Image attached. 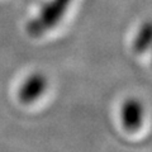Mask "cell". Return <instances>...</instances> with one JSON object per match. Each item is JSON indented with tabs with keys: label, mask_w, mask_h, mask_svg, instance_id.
<instances>
[{
	"label": "cell",
	"mask_w": 152,
	"mask_h": 152,
	"mask_svg": "<svg viewBox=\"0 0 152 152\" xmlns=\"http://www.w3.org/2000/svg\"><path fill=\"white\" fill-rule=\"evenodd\" d=\"M72 0H50L45 4L39 14L28 23L27 32L32 37H39L52 29L65 15Z\"/></svg>",
	"instance_id": "6da1fadb"
},
{
	"label": "cell",
	"mask_w": 152,
	"mask_h": 152,
	"mask_svg": "<svg viewBox=\"0 0 152 152\" xmlns=\"http://www.w3.org/2000/svg\"><path fill=\"white\" fill-rule=\"evenodd\" d=\"M122 124L127 131L134 132L143 124L145 107L137 98H128L121 107Z\"/></svg>",
	"instance_id": "7a4b0ae2"
},
{
	"label": "cell",
	"mask_w": 152,
	"mask_h": 152,
	"mask_svg": "<svg viewBox=\"0 0 152 152\" xmlns=\"http://www.w3.org/2000/svg\"><path fill=\"white\" fill-rule=\"evenodd\" d=\"M47 86H48V80L43 74H32L24 80V83L19 89L18 96L24 104L33 103L45 94Z\"/></svg>",
	"instance_id": "3957f363"
},
{
	"label": "cell",
	"mask_w": 152,
	"mask_h": 152,
	"mask_svg": "<svg viewBox=\"0 0 152 152\" xmlns=\"http://www.w3.org/2000/svg\"><path fill=\"white\" fill-rule=\"evenodd\" d=\"M152 47V20H146L140 27L133 41V51L136 53H145Z\"/></svg>",
	"instance_id": "277c9868"
}]
</instances>
